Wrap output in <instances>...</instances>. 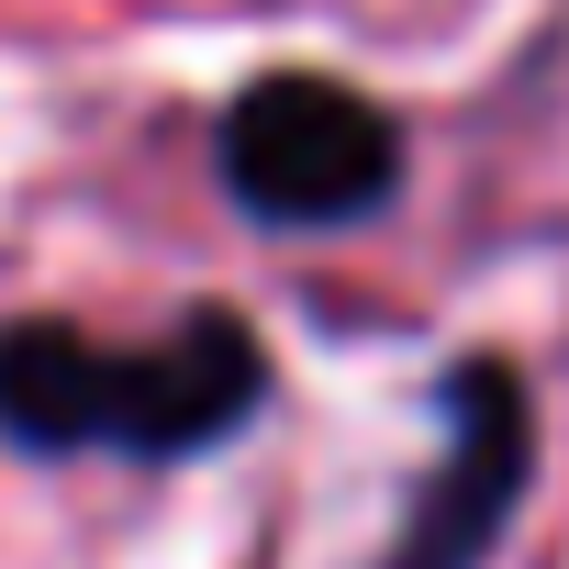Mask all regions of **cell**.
<instances>
[{"mask_svg":"<svg viewBox=\"0 0 569 569\" xmlns=\"http://www.w3.org/2000/svg\"><path fill=\"white\" fill-rule=\"evenodd\" d=\"M257 391L268 358L223 302H201L157 347H101L79 325L0 336V436L34 458H201L257 413Z\"/></svg>","mask_w":569,"mask_h":569,"instance_id":"6da1fadb","label":"cell"},{"mask_svg":"<svg viewBox=\"0 0 569 569\" xmlns=\"http://www.w3.org/2000/svg\"><path fill=\"white\" fill-rule=\"evenodd\" d=\"M223 190L257 223H279V234L369 223L402 190V123L369 90H347V79L279 68V79L223 101Z\"/></svg>","mask_w":569,"mask_h":569,"instance_id":"7a4b0ae2","label":"cell"},{"mask_svg":"<svg viewBox=\"0 0 569 569\" xmlns=\"http://www.w3.org/2000/svg\"><path fill=\"white\" fill-rule=\"evenodd\" d=\"M436 425H447V458L425 469V491L391 536V569H480L536 480V402L502 358H458L436 391Z\"/></svg>","mask_w":569,"mask_h":569,"instance_id":"3957f363","label":"cell"}]
</instances>
